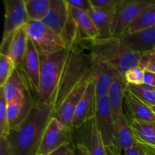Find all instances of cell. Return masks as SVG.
I'll return each mask as SVG.
<instances>
[{
    "label": "cell",
    "instance_id": "cell-14",
    "mask_svg": "<svg viewBox=\"0 0 155 155\" xmlns=\"http://www.w3.org/2000/svg\"><path fill=\"white\" fill-rule=\"evenodd\" d=\"M120 37L130 49L140 54L155 49V26L123 33Z\"/></svg>",
    "mask_w": 155,
    "mask_h": 155
},
{
    "label": "cell",
    "instance_id": "cell-33",
    "mask_svg": "<svg viewBox=\"0 0 155 155\" xmlns=\"http://www.w3.org/2000/svg\"><path fill=\"white\" fill-rule=\"evenodd\" d=\"M139 64L145 70L155 73V49L142 54Z\"/></svg>",
    "mask_w": 155,
    "mask_h": 155
},
{
    "label": "cell",
    "instance_id": "cell-24",
    "mask_svg": "<svg viewBox=\"0 0 155 155\" xmlns=\"http://www.w3.org/2000/svg\"><path fill=\"white\" fill-rule=\"evenodd\" d=\"M35 101V98L32 96L24 101H12L7 104V120L10 130L17 128L25 120Z\"/></svg>",
    "mask_w": 155,
    "mask_h": 155
},
{
    "label": "cell",
    "instance_id": "cell-37",
    "mask_svg": "<svg viewBox=\"0 0 155 155\" xmlns=\"http://www.w3.org/2000/svg\"><path fill=\"white\" fill-rule=\"evenodd\" d=\"M141 154H142L141 148L137 143L130 148L125 150L122 152V155H141Z\"/></svg>",
    "mask_w": 155,
    "mask_h": 155
},
{
    "label": "cell",
    "instance_id": "cell-41",
    "mask_svg": "<svg viewBox=\"0 0 155 155\" xmlns=\"http://www.w3.org/2000/svg\"><path fill=\"white\" fill-rule=\"evenodd\" d=\"M141 151H142V154H141V155H155V153L151 152V151H147V150L142 149V148H141Z\"/></svg>",
    "mask_w": 155,
    "mask_h": 155
},
{
    "label": "cell",
    "instance_id": "cell-34",
    "mask_svg": "<svg viewBox=\"0 0 155 155\" xmlns=\"http://www.w3.org/2000/svg\"><path fill=\"white\" fill-rule=\"evenodd\" d=\"M67 155H89V154L86 148L82 144L73 140L72 142L70 144Z\"/></svg>",
    "mask_w": 155,
    "mask_h": 155
},
{
    "label": "cell",
    "instance_id": "cell-38",
    "mask_svg": "<svg viewBox=\"0 0 155 155\" xmlns=\"http://www.w3.org/2000/svg\"><path fill=\"white\" fill-rule=\"evenodd\" d=\"M0 155H12L9 152L6 140L4 138H0Z\"/></svg>",
    "mask_w": 155,
    "mask_h": 155
},
{
    "label": "cell",
    "instance_id": "cell-9",
    "mask_svg": "<svg viewBox=\"0 0 155 155\" xmlns=\"http://www.w3.org/2000/svg\"><path fill=\"white\" fill-rule=\"evenodd\" d=\"M154 0H124L114 13L113 36H120Z\"/></svg>",
    "mask_w": 155,
    "mask_h": 155
},
{
    "label": "cell",
    "instance_id": "cell-8",
    "mask_svg": "<svg viewBox=\"0 0 155 155\" xmlns=\"http://www.w3.org/2000/svg\"><path fill=\"white\" fill-rule=\"evenodd\" d=\"M74 130L62 125L54 117L48 122L42 136L38 155H48L74 140Z\"/></svg>",
    "mask_w": 155,
    "mask_h": 155
},
{
    "label": "cell",
    "instance_id": "cell-4",
    "mask_svg": "<svg viewBox=\"0 0 155 155\" xmlns=\"http://www.w3.org/2000/svg\"><path fill=\"white\" fill-rule=\"evenodd\" d=\"M42 22L61 38L67 49L82 42L77 23L67 0H51L49 10Z\"/></svg>",
    "mask_w": 155,
    "mask_h": 155
},
{
    "label": "cell",
    "instance_id": "cell-31",
    "mask_svg": "<svg viewBox=\"0 0 155 155\" xmlns=\"http://www.w3.org/2000/svg\"><path fill=\"white\" fill-rule=\"evenodd\" d=\"M144 74L145 69L140 64L129 70L124 74V79L127 84L139 86L144 83Z\"/></svg>",
    "mask_w": 155,
    "mask_h": 155
},
{
    "label": "cell",
    "instance_id": "cell-3",
    "mask_svg": "<svg viewBox=\"0 0 155 155\" xmlns=\"http://www.w3.org/2000/svg\"><path fill=\"white\" fill-rule=\"evenodd\" d=\"M82 44L91 55L107 64L124 77L129 70L140 64L142 54L130 49L120 36L97 38L83 41Z\"/></svg>",
    "mask_w": 155,
    "mask_h": 155
},
{
    "label": "cell",
    "instance_id": "cell-13",
    "mask_svg": "<svg viewBox=\"0 0 155 155\" xmlns=\"http://www.w3.org/2000/svg\"><path fill=\"white\" fill-rule=\"evenodd\" d=\"M97 98L95 95L94 76L89 80L87 88L80 99L72 122L73 130H78L95 117Z\"/></svg>",
    "mask_w": 155,
    "mask_h": 155
},
{
    "label": "cell",
    "instance_id": "cell-30",
    "mask_svg": "<svg viewBox=\"0 0 155 155\" xmlns=\"http://www.w3.org/2000/svg\"><path fill=\"white\" fill-rule=\"evenodd\" d=\"M10 131L7 120V101L2 89L0 88V138L5 139Z\"/></svg>",
    "mask_w": 155,
    "mask_h": 155
},
{
    "label": "cell",
    "instance_id": "cell-32",
    "mask_svg": "<svg viewBox=\"0 0 155 155\" xmlns=\"http://www.w3.org/2000/svg\"><path fill=\"white\" fill-rule=\"evenodd\" d=\"M124 0H91L93 7L102 10L114 12Z\"/></svg>",
    "mask_w": 155,
    "mask_h": 155
},
{
    "label": "cell",
    "instance_id": "cell-15",
    "mask_svg": "<svg viewBox=\"0 0 155 155\" xmlns=\"http://www.w3.org/2000/svg\"><path fill=\"white\" fill-rule=\"evenodd\" d=\"M0 88L2 89L7 104L12 101H24L32 97L27 80L16 68L4 86Z\"/></svg>",
    "mask_w": 155,
    "mask_h": 155
},
{
    "label": "cell",
    "instance_id": "cell-16",
    "mask_svg": "<svg viewBox=\"0 0 155 155\" xmlns=\"http://www.w3.org/2000/svg\"><path fill=\"white\" fill-rule=\"evenodd\" d=\"M124 104L129 120L155 122V114L151 106L143 102L128 89L124 97Z\"/></svg>",
    "mask_w": 155,
    "mask_h": 155
},
{
    "label": "cell",
    "instance_id": "cell-11",
    "mask_svg": "<svg viewBox=\"0 0 155 155\" xmlns=\"http://www.w3.org/2000/svg\"><path fill=\"white\" fill-rule=\"evenodd\" d=\"M95 119L105 147L114 145L115 122L107 95L97 99Z\"/></svg>",
    "mask_w": 155,
    "mask_h": 155
},
{
    "label": "cell",
    "instance_id": "cell-39",
    "mask_svg": "<svg viewBox=\"0 0 155 155\" xmlns=\"http://www.w3.org/2000/svg\"><path fill=\"white\" fill-rule=\"evenodd\" d=\"M106 155H122V152L114 145L106 147Z\"/></svg>",
    "mask_w": 155,
    "mask_h": 155
},
{
    "label": "cell",
    "instance_id": "cell-20",
    "mask_svg": "<svg viewBox=\"0 0 155 155\" xmlns=\"http://www.w3.org/2000/svg\"><path fill=\"white\" fill-rule=\"evenodd\" d=\"M127 87L128 84L124 76L115 73L107 95L114 122L118 115L124 112L123 104L124 102V97L127 91Z\"/></svg>",
    "mask_w": 155,
    "mask_h": 155
},
{
    "label": "cell",
    "instance_id": "cell-29",
    "mask_svg": "<svg viewBox=\"0 0 155 155\" xmlns=\"http://www.w3.org/2000/svg\"><path fill=\"white\" fill-rule=\"evenodd\" d=\"M127 89L148 105L155 106V90H148L141 86L129 84Z\"/></svg>",
    "mask_w": 155,
    "mask_h": 155
},
{
    "label": "cell",
    "instance_id": "cell-26",
    "mask_svg": "<svg viewBox=\"0 0 155 155\" xmlns=\"http://www.w3.org/2000/svg\"><path fill=\"white\" fill-rule=\"evenodd\" d=\"M29 20L42 21L48 14L51 0H24Z\"/></svg>",
    "mask_w": 155,
    "mask_h": 155
},
{
    "label": "cell",
    "instance_id": "cell-42",
    "mask_svg": "<svg viewBox=\"0 0 155 155\" xmlns=\"http://www.w3.org/2000/svg\"><path fill=\"white\" fill-rule=\"evenodd\" d=\"M151 108H152L153 111H154V114H155V106H152V107H151Z\"/></svg>",
    "mask_w": 155,
    "mask_h": 155
},
{
    "label": "cell",
    "instance_id": "cell-27",
    "mask_svg": "<svg viewBox=\"0 0 155 155\" xmlns=\"http://www.w3.org/2000/svg\"><path fill=\"white\" fill-rule=\"evenodd\" d=\"M155 26V0L142 12L140 16L127 29L125 33H132Z\"/></svg>",
    "mask_w": 155,
    "mask_h": 155
},
{
    "label": "cell",
    "instance_id": "cell-12",
    "mask_svg": "<svg viewBox=\"0 0 155 155\" xmlns=\"http://www.w3.org/2000/svg\"><path fill=\"white\" fill-rule=\"evenodd\" d=\"M24 75L34 98L39 92L40 75V58L34 44L29 39L27 51L21 68H16Z\"/></svg>",
    "mask_w": 155,
    "mask_h": 155
},
{
    "label": "cell",
    "instance_id": "cell-6",
    "mask_svg": "<svg viewBox=\"0 0 155 155\" xmlns=\"http://www.w3.org/2000/svg\"><path fill=\"white\" fill-rule=\"evenodd\" d=\"M5 25L1 46V54H6L14 33L27 25L30 20L24 0H4Z\"/></svg>",
    "mask_w": 155,
    "mask_h": 155
},
{
    "label": "cell",
    "instance_id": "cell-17",
    "mask_svg": "<svg viewBox=\"0 0 155 155\" xmlns=\"http://www.w3.org/2000/svg\"><path fill=\"white\" fill-rule=\"evenodd\" d=\"M93 76V75H92ZM91 77V78H92ZM89 80L85 81L84 83H82L81 85L78 86L69 96L67 98V99L64 101L63 104L60 107L57 112L54 114V117L64 127H68V128H72V122L74 119V114H75L76 109H77V105L80 102V99L83 97L86 88H87Z\"/></svg>",
    "mask_w": 155,
    "mask_h": 155
},
{
    "label": "cell",
    "instance_id": "cell-7",
    "mask_svg": "<svg viewBox=\"0 0 155 155\" xmlns=\"http://www.w3.org/2000/svg\"><path fill=\"white\" fill-rule=\"evenodd\" d=\"M27 31L39 54H52L67 49L61 38L42 21H30Z\"/></svg>",
    "mask_w": 155,
    "mask_h": 155
},
{
    "label": "cell",
    "instance_id": "cell-35",
    "mask_svg": "<svg viewBox=\"0 0 155 155\" xmlns=\"http://www.w3.org/2000/svg\"><path fill=\"white\" fill-rule=\"evenodd\" d=\"M67 2L71 7L87 11V12H89L92 8L91 0H67Z\"/></svg>",
    "mask_w": 155,
    "mask_h": 155
},
{
    "label": "cell",
    "instance_id": "cell-5",
    "mask_svg": "<svg viewBox=\"0 0 155 155\" xmlns=\"http://www.w3.org/2000/svg\"><path fill=\"white\" fill-rule=\"evenodd\" d=\"M67 54L68 49L52 54H39V89L35 96L37 102L50 104L64 65Z\"/></svg>",
    "mask_w": 155,
    "mask_h": 155
},
{
    "label": "cell",
    "instance_id": "cell-28",
    "mask_svg": "<svg viewBox=\"0 0 155 155\" xmlns=\"http://www.w3.org/2000/svg\"><path fill=\"white\" fill-rule=\"evenodd\" d=\"M15 65L8 55L0 53V87H2L15 70Z\"/></svg>",
    "mask_w": 155,
    "mask_h": 155
},
{
    "label": "cell",
    "instance_id": "cell-21",
    "mask_svg": "<svg viewBox=\"0 0 155 155\" xmlns=\"http://www.w3.org/2000/svg\"><path fill=\"white\" fill-rule=\"evenodd\" d=\"M129 121L139 147L155 153V122Z\"/></svg>",
    "mask_w": 155,
    "mask_h": 155
},
{
    "label": "cell",
    "instance_id": "cell-1",
    "mask_svg": "<svg viewBox=\"0 0 155 155\" xmlns=\"http://www.w3.org/2000/svg\"><path fill=\"white\" fill-rule=\"evenodd\" d=\"M54 111L51 104L35 101L28 115L17 128L11 130L6 143L12 155H38L45 128Z\"/></svg>",
    "mask_w": 155,
    "mask_h": 155
},
{
    "label": "cell",
    "instance_id": "cell-19",
    "mask_svg": "<svg viewBox=\"0 0 155 155\" xmlns=\"http://www.w3.org/2000/svg\"><path fill=\"white\" fill-rule=\"evenodd\" d=\"M136 143V137L130 121L124 112H122L115 120L114 145L123 152Z\"/></svg>",
    "mask_w": 155,
    "mask_h": 155
},
{
    "label": "cell",
    "instance_id": "cell-2",
    "mask_svg": "<svg viewBox=\"0 0 155 155\" xmlns=\"http://www.w3.org/2000/svg\"><path fill=\"white\" fill-rule=\"evenodd\" d=\"M86 51L82 42L68 49L64 65L50 102L54 114L67 98L93 75L92 58Z\"/></svg>",
    "mask_w": 155,
    "mask_h": 155
},
{
    "label": "cell",
    "instance_id": "cell-18",
    "mask_svg": "<svg viewBox=\"0 0 155 155\" xmlns=\"http://www.w3.org/2000/svg\"><path fill=\"white\" fill-rule=\"evenodd\" d=\"M91 58L92 61V70L95 79V95L98 99V98L107 95L114 75L117 72L111 67L98 60L96 58L92 55Z\"/></svg>",
    "mask_w": 155,
    "mask_h": 155
},
{
    "label": "cell",
    "instance_id": "cell-22",
    "mask_svg": "<svg viewBox=\"0 0 155 155\" xmlns=\"http://www.w3.org/2000/svg\"><path fill=\"white\" fill-rule=\"evenodd\" d=\"M28 41L27 25L18 29L12 36L6 54L11 58L16 68H20L22 64Z\"/></svg>",
    "mask_w": 155,
    "mask_h": 155
},
{
    "label": "cell",
    "instance_id": "cell-10",
    "mask_svg": "<svg viewBox=\"0 0 155 155\" xmlns=\"http://www.w3.org/2000/svg\"><path fill=\"white\" fill-rule=\"evenodd\" d=\"M74 131V140L82 144L89 155H106V147L95 118Z\"/></svg>",
    "mask_w": 155,
    "mask_h": 155
},
{
    "label": "cell",
    "instance_id": "cell-25",
    "mask_svg": "<svg viewBox=\"0 0 155 155\" xmlns=\"http://www.w3.org/2000/svg\"><path fill=\"white\" fill-rule=\"evenodd\" d=\"M89 13L99 32V38H107L113 36L114 13L93 7Z\"/></svg>",
    "mask_w": 155,
    "mask_h": 155
},
{
    "label": "cell",
    "instance_id": "cell-23",
    "mask_svg": "<svg viewBox=\"0 0 155 155\" xmlns=\"http://www.w3.org/2000/svg\"><path fill=\"white\" fill-rule=\"evenodd\" d=\"M70 10L73 18L77 23L82 42L99 38V32L97 30L89 12L76 8L71 6H70Z\"/></svg>",
    "mask_w": 155,
    "mask_h": 155
},
{
    "label": "cell",
    "instance_id": "cell-40",
    "mask_svg": "<svg viewBox=\"0 0 155 155\" xmlns=\"http://www.w3.org/2000/svg\"><path fill=\"white\" fill-rule=\"evenodd\" d=\"M71 143L67 144V145H64V146H62L61 148H60L59 149L56 150L55 151L51 153V154H48V155H67V154H68V149H69L70 144Z\"/></svg>",
    "mask_w": 155,
    "mask_h": 155
},
{
    "label": "cell",
    "instance_id": "cell-36",
    "mask_svg": "<svg viewBox=\"0 0 155 155\" xmlns=\"http://www.w3.org/2000/svg\"><path fill=\"white\" fill-rule=\"evenodd\" d=\"M144 83L155 87V73L145 70V74H144Z\"/></svg>",
    "mask_w": 155,
    "mask_h": 155
}]
</instances>
